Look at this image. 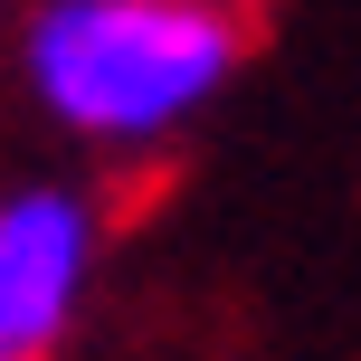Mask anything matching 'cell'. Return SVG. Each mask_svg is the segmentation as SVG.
Masks as SVG:
<instances>
[{"label": "cell", "mask_w": 361, "mask_h": 361, "mask_svg": "<svg viewBox=\"0 0 361 361\" xmlns=\"http://www.w3.org/2000/svg\"><path fill=\"white\" fill-rule=\"evenodd\" d=\"M238 76L228 0H48L29 19V95L86 143H152Z\"/></svg>", "instance_id": "obj_1"}, {"label": "cell", "mask_w": 361, "mask_h": 361, "mask_svg": "<svg viewBox=\"0 0 361 361\" xmlns=\"http://www.w3.org/2000/svg\"><path fill=\"white\" fill-rule=\"evenodd\" d=\"M95 276V209L76 190L0 200V361H48Z\"/></svg>", "instance_id": "obj_2"}]
</instances>
